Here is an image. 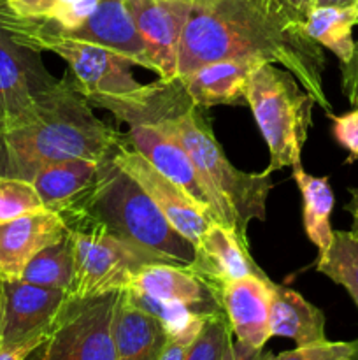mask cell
Listing matches in <instances>:
<instances>
[{
	"mask_svg": "<svg viewBox=\"0 0 358 360\" xmlns=\"http://www.w3.org/2000/svg\"><path fill=\"white\" fill-rule=\"evenodd\" d=\"M270 336L290 338L297 347L325 341V315L319 308L284 285H272L269 315Z\"/></svg>",
	"mask_w": 358,
	"mask_h": 360,
	"instance_id": "cell-21",
	"label": "cell"
},
{
	"mask_svg": "<svg viewBox=\"0 0 358 360\" xmlns=\"http://www.w3.org/2000/svg\"><path fill=\"white\" fill-rule=\"evenodd\" d=\"M265 63L262 58H227L206 63L181 77L186 94L199 108L248 105L246 86L253 70ZM179 77V76H178Z\"/></svg>",
	"mask_w": 358,
	"mask_h": 360,
	"instance_id": "cell-19",
	"label": "cell"
},
{
	"mask_svg": "<svg viewBox=\"0 0 358 360\" xmlns=\"http://www.w3.org/2000/svg\"><path fill=\"white\" fill-rule=\"evenodd\" d=\"M351 200L344 206V210L351 214L353 218V224H351V232L358 238V186L357 188H350Z\"/></svg>",
	"mask_w": 358,
	"mask_h": 360,
	"instance_id": "cell-37",
	"label": "cell"
},
{
	"mask_svg": "<svg viewBox=\"0 0 358 360\" xmlns=\"http://www.w3.org/2000/svg\"><path fill=\"white\" fill-rule=\"evenodd\" d=\"M121 290L69 295L46 340L27 360H116L114 313Z\"/></svg>",
	"mask_w": 358,
	"mask_h": 360,
	"instance_id": "cell-6",
	"label": "cell"
},
{
	"mask_svg": "<svg viewBox=\"0 0 358 360\" xmlns=\"http://www.w3.org/2000/svg\"><path fill=\"white\" fill-rule=\"evenodd\" d=\"M123 139L214 218L206 183L190 155L174 137L154 125H130Z\"/></svg>",
	"mask_w": 358,
	"mask_h": 360,
	"instance_id": "cell-15",
	"label": "cell"
},
{
	"mask_svg": "<svg viewBox=\"0 0 358 360\" xmlns=\"http://www.w3.org/2000/svg\"><path fill=\"white\" fill-rule=\"evenodd\" d=\"M232 343V329L225 313L206 319L185 360H220Z\"/></svg>",
	"mask_w": 358,
	"mask_h": 360,
	"instance_id": "cell-29",
	"label": "cell"
},
{
	"mask_svg": "<svg viewBox=\"0 0 358 360\" xmlns=\"http://www.w3.org/2000/svg\"><path fill=\"white\" fill-rule=\"evenodd\" d=\"M332 122V136L344 150L347 151V158L344 164L350 165L358 160V108L344 115H326Z\"/></svg>",
	"mask_w": 358,
	"mask_h": 360,
	"instance_id": "cell-31",
	"label": "cell"
},
{
	"mask_svg": "<svg viewBox=\"0 0 358 360\" xmlns=\"http://www.w3.org/2000/svg\"><path fill=\"white\" fill-rule=\"evenodd\" d=\"M263 350H253V348L244 347V345L237 343V341L232 340V343L228 345V348L225 350L223 357L220 360H260Z\"/></svg>",
	"mask_w": 358,
	"mask_h": 360,
	"instance_id": "cell-36",
	"label": "cell"
},
{
	"mask_svg": "<svg viewBox=\"0 0 358 360\" xmlns=\"http://www.w3.org/2000/svg\"><path fill=\"white\" fill-rule=\"evenodd\" d=\"M274 281L269 276H251L221 285L220 297L235 341L253 350H263L270 340V299Z\"/></svg>",
	"mask_w": 358,
	"mask_h": 360,
	"instance_id": "cell-14",
	"label": "cell"
},
{
	"mask_svg": "<svg viewBox=\"0 0 358 360\" xmlns=\"http://www.w3.org/2000/svg\"><path fill=\"white\" fill-rule=\"evenodd\" d=\"M291 174L302 195V221L305 236L318 248V255H323L333 238L330 214L336 204V195L330 186L329 176H312L305 172L304 167L291 169Z\"/></svg>",
	"mask_w": 358,
	"mask_h": 360,
	"instance_id": "cell-23",
	"label": "cell"
},
{
	"mask_svg": "<svg viewBox=\"0 0 358 360\" xmlns=\"http://www.w3.org/2000/svg\"><path fill=\"white\" fill-rule=\"evenodd\" d=\"M323 6H337V7L358 6V0H314V7H323Z\"/></svg>",
	"mask_w": 358,
	"mask_h": 360,
	"instance_id": "cell-38",
	"label": "cell"
},
{
	"mask_svg": "<svg viewBox=\"0 0 358 360\" xmlns=\"http://www.w3.org/2000/svg\"><path fill=\"white\" fill-rule=\"evenodd\" d=\"M353 345H354V360H358V340L353 341Z\"/></svg>",
	"mask_w": 358,
	"mask_h": 360,
	"instance_id": "cell-40",
	"label": "cell"
},
{
	"mask_svg": "<svg viewBox=\"0 0 358 360\" xmlns=\"http://www.w3.org/2000/svg\"><path fill=\"white\" fill-rule=\"evenodd\" d=\"M112 158L147 193V197L171 221L172 227L197 246L204 231L216 220L195 200L190 199L185 190L179 188L151 162H147L139 151L133 150L123 139V136L112 153Z\"/></svg>",
	"mask_w": 358,
	"mask_h": 360,
	"instance_id": "cell-10",
	"label": "cell"
},
{
	"mask_svg": "<svg viewBox=\"0 0 358 360\" xmlns=\"http://www.w3.org/2000/svg\"><path fill=\"white\" fill-rule=\"evenodd\" d=\"M246 102L269 146V171L302 167V150L312 125L314 98L297 77L276 63L256 67L246 86Z\"/></svg>",
	"mask_w": 358,
	"mask_h": 360,
	"instance_id": "cell-5",
	"label": "cell"
},
{
	"mask_svg": "<svg viewBox=\"0 0 358 360\" xmlns=\"http://www.w3.org/2000/svg\"><path fill=\"white\" fill-rule=\"evenodd\" d=\"M69 234L55 211H37L0 224V278L21 280L27 264L41 250Z\"/></svg>",
	"mask_w": 358,
	"mask_h": 360,
	"instance_id": "cell-16",
	"label": "cell"
},
{
	"mask_svg": "<svg viewBox=\"0 0 358 360\" xmlns=\"http://www.w3.org/2000/svg\"><path fill=\"white\" fill-rule=\"evenodd\" d=\"M147 56L161 79L178 77V55L190 0H125Z\"/></svg>",
	"mask_w": 358,
	"mask_h": 360,
	"instance_id": "cell-12",
	"label": "cell"
},
{
	"mask_svg": "<svg viewBox=\"0 0 358 360\" xmlns=\"http://www.w3.org/2000/svg\"><path fill=\"white\" fill-rule=\"evenodd\" d=\"M67 299L69 292L0 278V345L46 336Z\"/></svg>",
	"mask_w": 358,
	"mask_h": 360,
	"instance_id": "cell-11",
	"label": "cell"
},
{
	"mask_svg": "<svg viewBox=\"0 0 358 360\" xmlns=\"http://www.w3.org/2000/svg\"><path fill=\"white\" fill-rule=\"evenodd\" d=\"M128 288L160 301L178 302L197 315L213 316L225 313L220 290L192 266L147 264L137 271Z\"/></svg>",
	"mask_w": 358,
	"mask_h": 360,
	"instance_id": "cell-13",
	"label": "cell"
},
{
	"mask_svg": "<svg viewBox=\"0 0 358 360\" xmlns=\"http://www.w3.org/2000/svg\"><path fill=\"white\" fill-rule=\"evenodd\" d=\"M44 210L32 181L0 174V224Z\"/></svg>",
	"mask_w": 358,
	"mask_h": 360,
	"instance_id": "cell-28",
	"label": "cell"
},
{
	"mask_svg": "<svg viewBox=\"0 0 358 360\" xmlns=\"http://www.w3.org/2000/svg\"><path fill=\"white\" fill-rule=\"evenodd\" d=\"M195 338L197 336H168L160 360H185L186 352L192 347Z\"/></svg>",
	"mask_w": 358,
	"mask_h": 360,
	"instance_id": "cell-34",
	"label": "cell"
},
{
	"mask_svg": "<svg viewBox=\"0 0 358 360\" xmlns=\"http://www.w3.org/2000/svg\"><path fill=\"white\" fill-rule=\"evenodd\" d=\"M358 25V6L312 7L304 21L309 37L337 56L339 63H347L354 53L353 28Z\"/></svg>",
	"mask_w": 358,
	"mask_h": 360,
	"instance_id": "cell-24",
	"label": "cell"
},
{
	"mask_svg": "<svg viewBox=\"0 0 358 360\" xmlns=\"http://www.w3.org/2000/svg\"><path fill=\"white\" fill-rule=\"evenodd\" d=\"M58 81L41 53L18 44L0 25V134L30 118Z\"/></svg>",
	"mask_w": 358,
	"mask_h": 360,
	"instance_id": "cell-9",
	"label": "cell"
},
{
	"mask_svg": "<svg viewBox=\"0 0 358 360\" xmlns=\"http://www.w3.org/2000/svg\"><path fill=\"white\" fill-rule=\"evenodd\" d=\"M316 271L346 288L358 308V238L351 231H333L332 243L318 255Z\"/></svg>",
	"mask_w": 358,
	"mask_h": 360,
	"instance_id": "cell-26",
	"label": "cell"
},
{
	"mask_svg": "<svg viewBox=\"0 0 358 360\" xmlns=\"http://www.w3.org/2000/svg\"><path fill=\"white\" fill-rule=\"evenodd\" d=\"M167 341L164 323L121 290L114 313L116 360H160Z\"/></svg>",
	"mask_w": 358,
	"mask_h": 360,
	"instance_id": "cell-20",
	"label": "cell"
},
{
	"mask_svg": "<svg viewBox=\"0 0 358 360\" xmlns=\"http://www.w3.org/2000/svg\"><path fill=\"white\" fill-rule=\"evenodd\" d=\"M76 276V260L70 236L46 246L25 267L21 280L44 288L70 292Z\"/></svg>",
	"mask_w": 358,
	"mask_h": 360,
	"instance_id": "cell-25",
	"label": "cell"
},
{
	"mask_svg": "<svg viewBox=\"0 0 358 360\" xmlns=\"http://www.w3.org/2000/svg\"><path fill=\"white\" fill-rule=\"evenodd\" d=\"M98 162L93 158H72L42 167L32 179L46 210L60 213L77 199L97 178Z\"/></svg>",
	"mask_w": 358,
	"mask_h": 360,
	"instance_id": "cell-22",
	"label": "cell"
},
{
	"mask_svg": "<svg viewBox=\"0 0 358 360\" xmlns=\"http://www.w3.org/2000/svg\"><path fill=\"white\" fill-rule=\"evenodd\" d=\"M277 2L283 6V9L293 18L295 21L304 25L305 18L311 13V9L314 7V0H277Z\"/></svg>",
	"mask_w": 358,
	"mask_h": 360,
	"instance_id": "cell-35",
	"label": "cell"
},
{
	"mask_svg": "<svg viewBox=\"0 0 358 360\" xmlns=\"http://www.w3.org/2000/svg\"><path fill=\"white\" fill-rule=\"evenodd\" d=\"M65 37L105 46L112 51L125 55L135 63V67L153 70L146 44L137 32L125 0H98L91 16L79 28L65 34Z\"/></svg>",
	"mask_w": 358,
	"mask_h": 360,
	"instance_id": "cell-18",
	"label": "cell"
},
{
	"mask_svg": "<svg viewBox=\"0 0 358 360\" xmlns=\"http://www.w3.org/2000/svg\"><path fill=\"white\" fill-rule=\"evenodd\" d=\"M27 48L58 55L67 63L62 77L88 102L132 94L142 86L133 77L135 63L105 46L65 35H41L28 42Z\"/></svg>",
	"mask_w": 358,
	"mask_h": 360,
	"instance_id": "cell-8",
	"label": "cell"
},
{
	"mask_svg": "<svg viewBox=\"0 0 358 360\" xmlns=\"http://www.w3.org/2000/svg\"><path fill=\"white\" fill-rule=\"evenodd\" d=\"M46 336L34 338V340L23 341L18 345H0V360H27L42 345Z\"/></svg>",
	"mask_w": 358,
	"mask_h": 360,
	"instance_id": "cell-32",
	"label": "cell"
},
{
	"mask_svg": "<svg viewBox=\"0 0 358 360\" xmlns=\"http://www.w3.org/2000/svg\"><path fill=\"white\" fill-rule=\"evenodd\" d=\"M123 134L95 116L93 105L63 77L34 115L0 134V174L32 181L42 167L72 158H100Z\"/></svg>",
	"mask_w": 358,
	"mask_h": 360,
	"instance_id": "cell-2",
	"label": "cell"
},
{
	"mask_svg": "<svg viewBox=\"0 0 358 360\" xmlns=\"http://www.w3.org/2000/svg\"><path fill=\"white\" fill-rule=\"evenodd\" d=\"M347 101H350V104L353 105V108H358V91H354L353 95H350V97H346Z\"/></svg>",
	"mask_w": 358,
	"mask_h": 360,
	"instance_id": "cell-39",
	"label": "cell"
},
{
	"mask_svg": "<svg viewBox=\"0 0 358 360\" xmlns=\"http://www.w3.org/2000/svg\"><path fill=\"white\" fill-rule=\"evenodd\" d=\"M354 359V345L346 341H319L314 345L297 347L295 350L283 354H269L262 352L260 360H347Z\"/></svg>",
	"mask_w": 358,
	"mask_h": 360,
	"instance_id": "cell-30",
	"label": "cell"
},
{
	"mask_svg": "<svg viewBox=\"0 0 358 360\" xmlns=\"http://www.w3.org/2000/svg\"><path fill=\"white\" fill-rule=\"evenodd\" d=\"M63 221L69 229L76 260V276L69 292L72 297L125 290L140 267L154 264L93 221L84 218Z\"/></svg>",
	"mask_w": 358,
	"mask_h": 360,
	"instance_id": "cell-7",
	"label": "cell"
},
{
	"mask_svg": "<svg viewBox=\"0 0 358 360\" xmlns=\"http://www.w3.org/2000/svg\"><path fill=\"white\" fill-rule=\"evenodd\" d=\"M340 81H343V91L346 97L358 91V41L354 44V53L350 62L340 65Z\"/></svg>",
	"mask_w": 358,
	"mask_h": 360,
	"instance_id": "cell-33",
	"label": "cell"
},
{
	"mask_svg": "<svg viewBox=\"0 0 358 360\" xmlns=\"http://www.w3.org/2000/svg\"><path fill=\"white\" fill-rule=\"evenodd\" d=\"M227 58H262L284 67L326 115L332 112L323 88V48L277 0H190L178 76Z\"/></svg>",
	"mask_w": 358,
	"mask_h": 360,
	"instance_id": "cell-1",
	"label": "cell"
},
{
	"mask_svg": "<svg viewBox=\"0 0 358 360\" xmlns=\"http://www.w3.org/2000/svg\"><path fill=\"white\" fill-rule=\"evenodd\" d=\"M112 153L100 158L95 181L63 207L60 217L93 221L154 264L190 266L195 245L172 227L147 193L116 164Z\"/></svg>",
	"mask_w": 358,
	"mask_h": 360,
	"instance_id": "cell-3",
	"label": "cell"
},
{
	"mask_svg": "<svg viewBox=\"0 0 358 360\" xmlns=\"http://www.w3.org/2000/svg\"><path fill=\"white\" fill-rule=\"evenodd\" d=\"M347 360H354V359H347Z\"/></svg>",
	"mask_w": 358,
	"mask_h": 360,
	"instance_id": "cell-41",
	"label": "cell"
},
{
	"mask_svg": "<svg viewBox=\"0 0 358 360\" xmlns=\"http://www.w3.org/2000/svg\"><path fill=\"white\" fill-rule=\"evenodd\" d=\"M74 2L76 0H4L11 13L55 34H62L69 28Z\"/></svg>",
	"mask_w": 358,
	"mask_h": 360,
	"instance_id": "cell-27",
	"label": "cell"
},
{
	"mask_svg": "<svg viewBox=\"0 0 358 360\" xmlns=\"http://www.w3.org/2000/svg\"><path fill=\"white\" fill-rule=\"evenodd\" d=\"M197 273L220 290L221 285L241 278L267 276L249 253V243L228 225L213 221L200 236L195 246V259L190 264Z\"/></svg>",
	"mask_w": 358,
	"mask_h": 360,
	"instance_id": "cell-17",
	"label": "cell"
},
{
	"mask_svg": "<svg viewBox=\"0 0 358 360\" xmlns=\"http://www.w3.org/2000/svg\"><path fill=\"white\" fill-rule=\"evenodd\" d=\"M154 127L174 137L190 155L206 183L216 221L235 229L248 241L249 221L267 218V197L274 186L270 172H244L232 165L214 136L207 109L195 104Z\"/></svg>",
	"mask_w": 358,
	"mask_h": 360,
	"instance_id": "cell-4",
	"label": "cell"
}]
</instances>
